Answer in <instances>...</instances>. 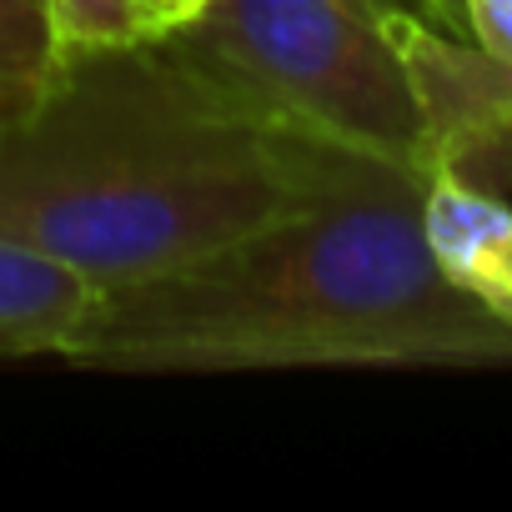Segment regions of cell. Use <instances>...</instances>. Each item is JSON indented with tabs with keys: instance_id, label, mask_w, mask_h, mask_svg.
Masks as SVG:
<instances>
[{
	"instance_id": "cell-8",
	"label": "cell",
	"mask_w": 512,
	"mask_h": 512,
	"mask_svg": "<svg viewBox=\"0 0 512 512\" xmlns=\"http://www.w3.org/2000/svg\"><path fill=\"white\" fill-rule=\"evenodd\" d=\"M46 0H0V116L21 111L56 71Z\"/></svg>"
},
{
	"instance_id": "cell-6",
	"label": "cell",
	"mask_w": 512,
	"mask_h": 512,
	"mask_svg": "<svg viewBox=\"0 0 512 512\" xmlns=\"http://www.w3.org/2000/svg\"><path fill=\"white\" fill-rule=\"evenodd\" d=\"M96 287L56 256L0 236V357H66Z\"/></svg>"
},
{
	"instance_id": "cell-3",
	"label": "cell",
	"mask_w": 512,
	"mask_h": 512,
	"mask_svg": "<svg viewBox=\"0 0 512 512\" xmlns=\"http://www.w3.org/2000/svg\"><path fill=\"white\" fill-rule=\"evenodd\" d=\"M412 0H216L166 41L272 126L422 166V121L392 46Z\"/></svg>"
},
{
	"instance_id": "cell-10",
	"label": "cell",
	"mask_w": 512,
	"mask_h": 512,
	"mask_svg": "<svg viewBox=\"0 0 512 512\" xmlns=\"http://www.w3.org/2000/svg\"><path fill=\"white\" fill-rule=\"evenodd\" d=\"M161 6H166V21H171V31H176V26H186V21H196L201 11H211V6H216V0H161Z\"/></svg>"
},
{
	"instance_id": "cell-9",
	"label": "cell",
	"mask_w": 512,
	"mask_h": 512,
	"mask_svg": "<svg viewBox=\"0 0 512 512\" xmlns=\"http://www.w3.org/2000/svg\"><path fill=\"white\" fill-rule=\"evenodd\" d=\"M457 36L512 71V0H452Z\"/></svg>"
},
{
	"instance_id": "cell-7",
	"label": "cell",
	"mask_w": 512,
	"mask_h": 512,
	"mask_svg": "<svg viewBox=\"0 0 512 512\" xmlns=\"http://www.w3.org/2000/svg\"><path fill=\"white\" fill-rule=\"evenodd\" d=\"M56 56L146 46L171 31L161 0H46Z\"/></svg>"
},
{
	"instance_id": "cell-4",
	"label": "cell",
	"mask_w": 512,
	"mask_h": 512,
	"mask_svg": "<svg viewBox=\"0 0 512 512\" xmlns=\"http://www.w3.org/2000/svg\"><path fill=\"white\" fill-rule=\"evenodd\" d=\"M392 46L422 121V171L452 166L497 186L512 166V71L482 46L432 26L417 6L392 16Z\"/></svg>"
},
{
	"instance_id": "cell-2",
	"label": "cell",
	"mask_w": 512,
	"mask_h": 512,
	"mask_svg": "<svg viewBox=\"0 0 512 512\" xmlns=\"http://www.w3.org/2000/svg\"><path fill=\"white\" fill-rule=\"evenodd\" d=\"M327 151L231 101L166 36L61 56L0 116V236L96 292L131 287L307 206Z\"/></svg>"
},
{
	"instance_id": "cell-5",
	"label": "cell",
	"mask_w": 512,
	"mask_h": 512,
	"mask_svg": "<svg viewBox=\"0 0 512 512\" xmlns=\"http://www.w3.org/2000/svg\"><path fill=\"white\" fill-rule=\"evenodd\" d=\"M422 236L437 272L482 312L512 327V206L497 186L452 166L427 171Z\"/></svg>"
},
{
	"instance_id": "cell-1",
	"label": "cell",
	"mask_w": 512,
	"mask_h": 512,
	"mask_svg": "<svg viewBox=\"0 0 512 512\" xmlns=\"http://www.w3.org/2000/svg\"><path fill=\"white\" fill-rule=\"evenodd\" d=\"M427 171L332 141L307 206L201 262L106 287L66 362L91 372L512 367L422 236Z\"/></svg>"
}]
</instances>
